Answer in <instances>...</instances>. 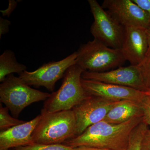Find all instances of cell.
<instances>
[{
  "mask_svg": "<svg viewBox=\"0 0 150 150\" xmlns=\"http://www.w3.org/2000/svg\"><path fill=\"white\" fill-rule=\"evenodd\" d=\"M143 121V117H135L118 124L101 121L63 144L73 148L86 146L108 150H126L132 131Z\"/></svg>",
  "mask_w": 150,
  "mask_h": 150,
  "instance_id": "cell-1",
  "label": "cell"
},
{
  "mask_svg": "<svg viewBox=\"0 0 150 150\" xmlns=\"http://www.w3.org/2000/svg\"><path fill=\"white\" fill-rule=\"evenodd\" d=\"M40 114L42 118L32 134L34 143L63 144L76 137V120L72 109Z\"/></svg>",
  "mask_w": 150,
  "mask_h": 150,
  "instance_id": "cell-2",
  "label": "cell"
},
{
  "mask_svg": "<svg viewBox=\"0 0 150 150\" xmlns=\"http://www.w3.org/2000/svg\"><path fill=\"white\" fill-rule=\"evenodd\" d=\"M83 71L76 64L69 67L65 73L62 86L46 100L41 112L48 113L72 110L89 96L81 81Z\"/></svg>",
  "mask_w": 150,
  "mask_h": 150,
  "instance_id": "cell-3",
  "label": "cell"
},
{
  "mask_svg": "<svg viewBox=\"0 0 150 150\" xmlns=\"http://www.w3.org/2000/svg\"><path fill=\"white\" fill-rule=\"evenodd\" d=\"M76 52V64L83 71H106L120 67L126 61L121 48H110L95 38L81 44Z\"/></svg>",
  "mask_w": 150,
  "mask_h": 150,
  "instance_id": "cell-4",
  "label": "cell"
},
{
  "mask_svg": "<svg viewBox=\"0 0 150 150\" xmlns=\"http://www.w3.org/2000/svg\"><path fill=\"white\" fill-rule=\"evenodd\" d=\"M51 94L43 92L25 83L13 74L8 75L0 85V100L7 107L14 118L34 103L46 100Z\"/></svg>",
  "mask_w": 150,
  "mask_h": 150,
  "instance_id": "cell-5",
  "label": "cell"
},
{
  "mask_svg": "<svg viewBox=\"0 0 150 150\" xmlns=\"http://www.w3.org/2000/svg\"><path fill=\"white\" fill-rule=\"evenodd\" d=\"M94 21L90 31L94 38L112 48H121L125 28L119 24L96 0H88Z\"/></svg>",
  "mask_w": 150,
  "mask_h": 150,
  "instance_id": "cell-6",
  "label": "cell"
},
{
  "mask_svg": "<svg viewBox=\"0 0 150 150\" xmlns=\"http://www.w3.org/2000/svg\"><path fill=\"white\" fill-rule=\"evenodd\" d=\"M77 57V52H74L61 61L44 64L33 71H25L19 75V77L28 85L44 87L54 92L56 83L64 77L69 67L76 64Z\"/></svg>",
  "mask_w": 150,
  "mask_h": 150,
  "instance_id": "cell-7",
  "label": "cell"
},
{
  "mask_svg": "<svg viewBox=\"0 0 150 150\" xmlns=\"http://www.w3.org/2000/svg\"><path fill=\"white\" fill-rule=\"evenodd\" d=\"M119 101L90 96L75 106L72 110L76 120V137L90 126L103 121L110 109Z\"/></svg>",
  "mask_w": 150,
  "mask_h": 150,
  "instance_id": "cell-8",
  "label": "cell"
},
{
  "mask_svg": "<svg viewBox=\"0 0 150 150\" xmlns=\"http://www.w3.org/2000/svg\"><path fill=\"white\" fill-rule=\"evenodd\" d=\"M101 6L124 28L150 26L149 15L132 0H104Z\"/></svg>",
  "mask_w": 150,
  "mask_h": 150,
  "instance_id": "cell-9",
  "label": "cell"
},
{
  "mask_svg": "<svg viewBox=\"0 0 150 150\" xmlns=\"http://www.w3.org/2000/svg\"><path fill=\"white\" fill-rule=\"evenodd\" d=\"M81 77L85 79L129 87L142 91H147L137 66L131 65L129 67H120L115 69L101 72L84 71Z\"/></svg>",
  "mask_w": 150,
  "mask_h": 150,
  "instance_id": "cell-10",
  "label": "cell"
},
{
  "mask_svg": "<svg viewBox=\"0 0 150 150\" xmlns=\"http://www.w3.org/2000/svg\"><path fill=\"white\" fill-rule=\"evenodd\" d=\"M81 81L83 88L89 95L100 97L113 101L129 100L140 103L146 94V92L129 87L105 83L82 78Z\"/></svg>",
  "mask_w": 150,
  "mask_h": 150,
  "instance_id": "cell-11",
  "label": "cell"
},
{
  "mask_svg": "<svg viewBox=\"0 0 150 150\" xmlns=\"http://www.w3.org/2000/svg\"><path fill=\"white\" fill-rule=\"evenodd\" d=\"M146 29L139 27L125 28L124 40L121 48L126 61L137 66L147 54L149 43Z\"/></svg>",
  "mask_w": 150,
  "mask_h": 150,
  "instance_id": "cell-12",
  "label": "cell"
},
{
  "mask_svg": "<svg viewBox=\"0 0 150 150\" xmlns=\"http://www.w3.org/2000/svg\"><path fill=\"white\" fill-rule=\"evenodd\" d=\"M42 117L40 114L31 121L1 131L0 150H9L34 144L32 134Z\"/></svg>",
  "mask_w": 150,
  "mask_h": 150,
  "instance_id": "cell-13",
  "label": "cell"
},
{
  "mask_svg": "<svg viewBox=\"0 0 150 150\" xmlns=\"http://www.w3.org/2000/svg\"><path fill=\"white\" fill-rule=\"evenodd\" d=\"M137 117H143L140 103L125 100L114 105L103 121L111 124H121Z\"/></svg>",
  "mask_w": 150,
  "mask_h": 150,
  "instance_id": "cell-14",
  "label": "cell"
},
{
  "mask_svg": "<svg viewBox=\"0 0 150 150\" xmlns=\"http://www.w3.org/2000/svg\"><path fill=\"white\" fill-rule=\"evenodd\" d=\"M27 67L19 63L15 54L10 50L4 51L0 56V82H2L8 75L16 73L19 75L26 71Z\"/></svg>",
  "mask_w": 150,
  "mask_h": 150,
  "instance_id": "cell-15",
  "label": "cell"
},
{
  "mask_svg": "<svg viewBox=\"0 0 150 150\" xmlns=\"http://www.w3.org/2000/svg\"><path fill=\"white\" fill-rule=\"evenodd\" d=\"M148 129L144 121L139 124L132 131L126 150H141L142 140Z\"/></svg>",
  "mask_w": 150,
  "mask_h": 150,
  "instance_id": "cell-16",
  "label": "cell"
},
{
  "mask_svg": "<svg viewBox=\"0 0 150 150\" xmlns=\"http://www.w3.org/2000/svg\"><path fill=\"white\" fill-rule=\"evenodd\" d=\"M7 107H3L1 103L0 104V130L5 131L14 126L24 123L26 121L19 120L12 117L9 114Z\"/></svg>",
  "mask_w": 150,
  "mask_h": 150,
  "instance_id": "cell-17",
  "label": "cell"
},
{
  "mask_svg": "<svg viewBox=\"0 0 150 150\" xmlns=\"http://www.w3.org/2000/svg\"><path fill=\"white\" fill-rule=\"evenodd\" d=\"M12 150H76L73 148L63 144H44L34 143L32 144L13 148Z\"/></svg>",
  "mask_w": 150,
  "mask_h": 150,
  "instance_id": "cell-18",
  "label": "cell"
},
{
  "mask_svg": "<svg viewBox=\"0 0 150 150\" xmlns=\"http://www.w3.org/2000/svg\"><path fill=\"white\" fill-rule=\"evenodd\" d=\"M137 67L141 73L147 91H149L150 90V54H147L144 60Z\"/></svg>",
  "mask_w": 150,
  "mask_h": 150,
  "instance_id": "cell-19",
  "label": "cell"
},
{
  "mask_svg": "<svg viewBox=\"0 0 150 150\" xmlns=\"http://www.w3.org/2000/svg\"><path fill=\"white\" fill-rule=\"evenodd\" d=\"M140 103L143 112V121L150 126V96L146 93Z\"/></svg>",
  "mask_w": 150,
  "mask_h": 150,
  "instance_id": "cell-20",
  "label": "cell"
},
{
  "mask_svg": "<svg viewBox=\"0 0 150 150\" xmlns=\"http://www.w3.org/2000/svg\"><path fill=\"white\" fill-rule=\"evenodd\" d=\"M11 22L6 19L0 17V38L2 35L6 34L9 30V26Z\"/></svg>",
  "mask_w": 150,
  "mask_h": 150,
  "instance_id": "cell-21",
  "label": "cell"
},
{
  "mask_svg": "<svg viewBox=\"0 0 150 150\" xmlns=\"http://www.w3.org/2000/svg\"><path fill=\"white\" fill-rule=\"evenodd\" d=\"M17 2L14 0H9L8 8L5 10H1V12L3 16H7L9 17L11 14L16 8Z\"/></svg>",
  "mask_w": 150,
  "mask_h": 150,
  "instance_id": "cell-22",
  "label": "cell"
},
{
  "mask_svg": "<svg viewBox=\"0 0 150 150\" xmlns=\"http://www.w3.org/2000/svg\"><path fill=\"white\" fill-rule=\"evenodd\" d=\"M141 150H150V129H148L142 140Z\"/></svg>",
  "mask_w": 150,
  "mask_h": 150,
  "instance_id": "cell-23",
  "label": "cell"
},
{
  "mask_svg": "<svg viewBox=\"0 0 150 150\" xmlns=\"http://www.w3.org/2000/svg\"><path fill=\"white\" fill-rule=\"evenodd\" d=\"M141 8L144 10L150 16V0H132Z\"/></svg>",
  "mask_w": 150,
  "mask_h": 150,
  "instance_id": "cell-24",
  "label": "cell"
},
{
  "mask_svg": "<svg viewBox=\"0 0 150 150\" xmlns=\"http://www.w3.org/2000/svg\"><path fill=\"white\" fill-rule=\"evenodd\" d=\"M76 150H108L98 149V148L80 146L76 148Z\"/></svg>",
  "mask_w": 150,
  "mask_h": 150,
  "instance_id": "cell-25",
  "label": "cell"
},
{
  "mask_svg": "<svg viewBox=\"0 0 150 150\" xmlns=\"http://www.w3.org/2000/svg\"><path fill=\"white\" fill-rule=\"evenodd\" d=\"M147 34L148 43H149V48L147 54H150V26L146 29ZM146 54V55H147Z\"/></svg>",
  "mask_w": 150,
  "mask_h": 150,
  "instance_id": "cell-26",
  "label": "cell"
},
{
  "mask_svg": "<svg viewBox=\"0 0 150 150\" xmlns=\"http://www.w3.org/2000/svg\"><path fill=\"white\" fill-rule=\"evenodd\" d=\"M146 93L147 94L149 95L150 96V90L149 91L146 92Z\"/></svg>",
  "mask_w": 150,
  "mask_h": 150,
  "instance_id": "cell-27",
  "label": "cell"
}]
</instances>
